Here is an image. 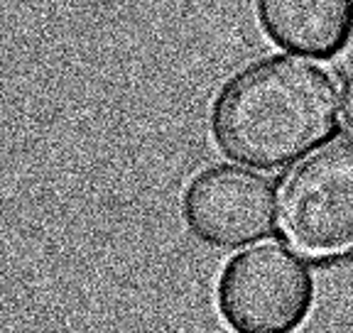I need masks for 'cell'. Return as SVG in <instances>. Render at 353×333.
<instances>
[{"label":"cell","instance_id":"obj_2","mask_svg":"<svg viewBox=\"0 0 353 333\" xmlns=\"http://www.w3.org/2000/svg\"><path fill=\"white\" fill-rule=\"evenodd\" d=\"M316 282L294 248L260 243L223 265L216 306L233 333H294L312 314Z\"/></svg>","mask_w":353,"mask_h":333},{"label":"cell","instance_id":"obj_6","mask_svg":"<svg viewBox=\"0 0 353 333\" xmlns=\"http://www.w3.org/2000/svg\"><path fill=\"white\" fill-rule=\"evenodd\" d=\"M341 98H343V118H346V125L353 130V74L343 81Z\"/></svg>","mask_w":353,"mask_h":333},{"label":"cell","instance_id":"obj_4","mask_svg":"<svg viewBox=\"0 0 353 333\" xmlns=\"http://www.w3.org/2000/svg\"><path fill=\"white\" fill-rule=\"evenodd\" d=\"M280 189L268 177L238 164H214L189 182L182 213L201 243L236 250L265 240L280 226Z\"/></svg>","mask_w":353,"mask_h":333},{"label":"cell","instance_id":"obj_1","mask_svg":"<svg viewBox=\"0 0 353 333\" xmlns=\"http://www.w3.org/2000/svg\"><path fill=\"white\" fill-rule=\"evenodd\" d=\"M343 98L329 69L299 56H268L219 94L211 133L219 150L253 169H285L339 130Z\"/></svg>","mask_w":353,"mask_h":333},{"label":"cell","instance_id":"obj_5","mask_svg":"<svg viewBox=\"0 0 353 333\" xmlns=\"http://www.w3.org/2000/svg\"><path fill=\"white\" fill-rule=\"evenodd\" d=\"M268 37L294 54L331 59L353 34V0H255Z\"/></svg>","mask_w":353,"mask_h":333},{"label":"cell","instance_id":"obj_3","mask_svg":"<svg viewBox=\"0 0 353 333\" xmlns=\"http://www.w3.org/2000/svg\"><path fill=\"white\" fill-rule=\"evenodd\" d=\"M280 233L307 257L353 253V140L302 160L280 184Z\"/></svg>","mask_w":353,"mask_h":333}]
</instances>
